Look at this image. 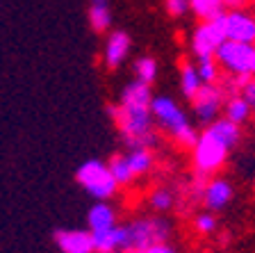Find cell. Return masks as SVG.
I'll return each mask as SVG.
<instances>
[{
  "label": "cell",
  "instance_id": "d4e9b609",
  "mask_svg": "<svg viewBox=\"0 0 255 253\" xmlns=\"http://www.w3.org/2000/svg\"><path fill=\"white\" fill-rule=\"evenodd\" d=\"M194 62H196V66H198L203 84H217L223 80V71L214 57H203V59H194Z\"/></svg>",
  "mask_w": 255,
  "mask_h": 253
},
{
  "label": "cell",
  "instance_id": "7a4b0ae2",
  "mask_svg": "<svg viewBox=\"0 0 255 253\" xmlns=\"http://www.w3.org/2000/svg\"><path fill=\"white\" fill-rule=\"evenodd\" d=\"M150 112H153L157 130L166 132L178 146L189 148V151L194 148L201 132L191 123L187 110H182V105L173 96H155L153 103H150Z\"/></svg>",
  "mask_w": 255,
  "mask_h": 253
},
{
  "label": "cell",
  "instance_id": "cb8c5ba5",
  "mask_svg": "<svg viewBox=\"0 0 255 253\" xmlns=\"http://www.w3.org/2000/svg\"><path fill=\"white\" fill-rule=\"evenodd\" d=\"M189 9L194 11L196 18L207 21V18L219 16L226 7H223V0H189Z\"/></svg>",
  "mask_w": 255,
  "mask_h": 253
},
{
  "label": "cell",
  "instance_id": "8992f818",
  "mask_svg": "<svg viewBox=\"0 0 255 253\" xmlns=\"http://www.w3.org/2000/svg\"><path fill=\"white\" fill-rule=\"evenodd\" d=\"M214 59L219 62L223 75L228 78H242V75H251L255 62V43H242V41H226L219 46Z\"/></svg>",
  "mask_w": 255,
  "mask_h": 253
},
{
  "label": "cell",
  "instance_id": "f546056e",
  "mask_svg": "<svg viewBox=\"0 0 255 253\" xmlns=\"http://www.w3.org/2000/svg\"><path fill=\"white\" fill-rule=\"evenodd\" d=\"M187 253H205V251H198V249H194V251H187Z\"/></svg>",
  "mask_w": 255,
  "mask_h": 253
},
{
  "label": "cell",
  "instance_id": "9a60e30c",
  "mask_svg": "<svg viewBox=\"0 0 255 253\" xmlns=\"http://www.w3.org/2000/svg\"><path fill=\"white\" fill-rule=\"evenodd\" d=\"M87 224H89L91 233H101L107 228L117 226V210L112 208V203L107 201H96L94 206L87 212Z\"/></svg>",
  "mask_w": 255,
  "mask_h": 253
},
{
  "label": "cell",
  "instance_id": "83f0119b",
  "mask_svg": "<svg viewBox=\"0 0 255 253\" xmlns=\"http://www.w3.org/2000/svg\"><path fill=\"white\" fill-rule=\"evenodd\" d=\"M253 0H223L226 9H249V5Z\"/></svg>",
  "mask_w": 255,
  "mask_h": 253
},
{
  "label": "cell",
  "instance_id": "5b68a950",
  "mask_svg": "<svg viewBox=\"0 0 255 253\" xmlns=\"http://www.w3.org/2000/svg\"><path fill=\"white\" fill-rule=\"evenodd\" d=\"M75 183L96 201H112L121 190L103 160H87L80 164L75 171Z\"/></svg>",
  "mask_w": 255,
  "mask_h": 253
},
{
  "label": "cell",
  "instance_id": "30bf717a",
  "mask_svg": "<svg viewBox=\"0 0 255 253\" xmlns=\"http://www.w3.org/2000/svg\"><path fill=\"white\" fill-rule=\"evenodd\" d=\"M223 34L230 41L255 43V14L251 9H223L219 14Z\"/></svg>",
  "mask_w": 255,
  "mask_h": 253
},
{
  "label": "cell",
  "instance_id": "603a6c76",
  "mask_svg": "<svg viewBox=\"0 0 255 253\" xmlns=\"http://www.w3.org/2000/svg\"><path fill=\"white\" fill-rule=\"evenodd\" d=\"M191 226H194V231L198 233V235H203V238H210V235H214V233L219 231V219H217V212H210V210H198L196 215H194V219H191Z\"/></svg>",
  "mask_w": 255,
  "mask_h": 253
},
{
  "label": "cell",
  "instance_id": "e0dca14e",
  "mask_svg": "<svg viewBox=\"0 0 255 253\" xmlns=\"http://www.w3.org/2000/svg\"><path fill=\"white\" fill-rule=\"evenodd\" d=\"M255 112L251 110V105L244 100V96L242 94H230L228 98H226V105H223V116L226 119H230L233 123H237V126H246V123L253 119Z\"/></svg>",
  "mask_w": 255,
  "mask_h": 253
},
{
  "label": "cell",
  "instance_id": "52a82bcc",
  "mask_svg": "<svg viewBox=\"0 0 255 253\" xmlns=\"http://www.w3.org/2000/svg\"><path fill=\"white\" fill-rule=\"evenodd\" d=\"M223 41H226V34H223V25L219 21V16L207 18V21H198L189 34V53L194 59L214 57Z\"/></svg>",
  "mask_w": 255,
  "mask_h": 253
},
{
  "label": "cell",
  "instance_id": "d6986e66",
  "mask_svg": "<svg viewBox=\"0 0 255 253\" xmlns=\"http://www.w3.org/2000/svg\"><path fill=\"white\" fill-rule=\"evenodd\" d=\"M107 167H110L114 180L119 183V187H130V185L137 180V176H134L132 169H130V162H128V155L126 153L112 155L110 162H107Z\"/></svg>",
  "mask_w": 255,
  "mask_h": 253
},
{
  "label": "cell",
  "instance_id": "484cf974",
  "mask_svg": "<svg viewBox=\"0 0 255 253\" xmlns=\"http://www.w3.org/2000/svg\"><path fill=\"white\" fill-rule=\"evenodd\" d=\"M164 9L171 18H182L189 9V0H164Z\"/></svg>",
  "mask_w": 255,
  "mask_h": 253
},
{
  "label": "cell",
  "instance_id": "6da1fadb",
  "mask_svg": "<svg viewBox=\"0 0 255 253\" xmlns=\"http://www.w3.org/2000/svg\"><path fill=\"white\" fill-rule=\"evenodd\" d=\"M107 114L119 128L121 142L130 148H155L159 144V132L155 126L150 107H126L121 103L107 107Z\"/></svg>",
  "mask_w": 255,
  "mask_h": 253
},
{
  "label": "cell",
  "instance_id": "f1b7e54d",
  "mask_svg": "<svg viewBox=\"0 0 255 253\" xmlns=\"http://www.w3.org/2000/svg\"><path fill=\"white\" fill-rule=\"evenodd\" d=\"M101 2H107V0H91V5H101Z\"/></svg>",
  "mask_w": 255,
  "mask_h": 253
},
{
  "label": "cell",
  "instance_id": "277c9868",
  "mask_svg": "<svg viewBox=\"0 0 255 253\" xmlns=\"http://www.w3.org/2000/svg\"><path fill=\"white\" fill-rule=\"evenodd\" d=\"M126 244H123V253L130 251H146L148 247L159 242H169L173 226L164 217H137L132 222H128L126 226Z\"/></svg>",
  "mask_w": 255,
  "mask_h": 253
},
{
  "label": "cell",
  "instance_id": "8fae6325",
  "mask_svg": "<svg viewBox=\"0 0 255 253\" xmlns=\"http://www.w3.org/2000/svg\"><path fill=\"white\" fill-rule=\"evenodd\" d=\"M130 50H132V39H130L128 32L123 30L110 32L105 39V46H103V64H105V69L110 71L119 69L128 59Z\"/></svg>",
  "mask_w": 255,
  "mask_h": 253
},
{
  "label": "cell",
  "instance_id": "7c38bea8",
  "mask_svg": "<svg viewBox=\"0 0 255 253\" xmlns=\"http://www.w3.org/2000/svg\"><path fill=\"white\" fill-rule=\"evenodd\" d=\"M53 240L62 253H94L91 231H82V228H59V231H55Z\"/></svg>",
  "mask_w": 255,
  "mask_h": 253
},
{
  "label": "cell",
  "instance_id": "ba28073f",
  "mask_svg": "<svg viewBox=\"0 0 255 253\" xmlns=\"http://www.w3.org/2000/svg\"><path fill=\"white\" fill-rule=\"evenodd\" d=\"M226 98H228V91H226L223 82L203 84L201 91L189 100L191 112H194V116H196L203 126H210L212 121H217L219 116H223Z\"/></svg>",
  "mask_w": 255,
  "mask_h": 253
},
{
  "label": "cell",
  "instance_id": "4316f807",
  "mask_svg": "<svg viewBox=\"0 0 255 253\" xmlns=\"http://www.w3.org/2000/svg\"><path fill=\"white\" fill-rule=\"evenodd\" d=\"M146 253H178L175 247H171L169 242H159V244H153V247L146 249Z\"/></svg>",
  "mask_w": 255,
  "mask_h": 253
},
{
  "label": "cell",
  "instance_id": "2e32d148",
  "mask_svg": "<svg viewBox=\"0 0 255 253\" xmlns=\"http://www.w3.org/2000/svg\"><path fill=\"white\" fill-rule=\"evenodd\" d=\"M178 84H180V91L187 100H191L201 91L203 80H201V73H198V66L194 59H182L180 62V80H178Z\"/></svg>",
  "mask_w": 255,
  "mask_h": 253
},
{
  "label": "cell",
  "instance_id": "ffe728a7",
  "mask_svg": "<svg viewBox=\"0 0 255 253\" xmlns=\"http://www.w3.org/2000/svg\"><path fill=\"white\" fill-rule=\"evenodd\" d=\"M148 208L153 212H157V215H164V212L173 210L175 208V201H178V196H175V192L171 190V187H164V185H159V187H155L153 192L148 194Z\"/></svg>",
  "mask_w": 255,
  "mask_h": 253
},
{
  "label": "cell",
  "instance_id": "4fadbf2b",
  "mask_svg": "<svg viewBox=\"0 0 255 253\" xmlns=\"http://www.w3.org/2000/svg\"><path fill=\"white\" fill-rule=\"evenodd\" d=\"M153 89H150V84L141 82V80H130V82L123 87L121 91V98H119V103L126 107H150V103H153Z\"/></svg>",
  "mask_w": 255,
  "mask_h": 253
},
{
  "label": "cell",
  "instance_id": "4dcf8cb0",
  "mask_svg": "<svg viewBox=\"0 0 255 253\" xmlns=\"http://www.w3.org/2000/svg\"><path fill=\"white\" fill-rule=\"evenodd\" d=\"M251 75H255V62H253V71H251Z\"/></svg>",
  "mask_w": 255,
  "mask_h": 253
},
{
  "label": "cell",
  "instance_id": "ac0fdd59",
  "mask_svg": "<svg viewBox=\"0 0 255 253\" xmlns=\"http://www.w3.org/2000/svg\"><path fill=\"white\" fill-rule=\"evenodd\" d=\"M126 155H128V162H130V169H132V174L137 178L153 171V167H155L153 148H130Z\"/></svg>",
  "mask_w": 255,
  "mask_h": 253
},
{
  "label": "cell",
  "instance_id": "44dd1931",
  "mask_svg": "<svg viewBox=\"0 0 255 253\" xmlns=\"http://www.w3.org/2000/svg\"><path fill=\"white\" fill-rule=\"evenodd\" d=\"M132 73L137 80L146 84H153L157 80V73H159V66H157V59L150 57V55H143V57H137L132 62Z\"/></svg>",
  "mask_w": 255,
  "mask_h": 253
},
{
  "label": "cell",
  "instance_id": "9c48e42d",
  "mask_svg": "<svg viewBox=\"0 0 255 253\" xmlns=\"http://www.w3.org/2000/svg\"><path fill=\"white\" fill-rule=\"evenodd\" d=\"M198 201L203 203V208L210 212H221L233 203L235 199V185L223 176H212V178H198L196 183V192Z\"/></svg>",
  "mask_w": 255,
  "mask_h": 253
},
{
  "label": "cell",
  "instance_id": "3957f363",
  "mask_svg": "<svg viewBox=\"0 0 255 253\" xmlns=\"http://www.w3.org/2000/svg\"><path fill=\"white\" fill-rule=\"evenodd\" d=\"M230 151L233 148L223 142L212 128L210 126L203 128L194 148H191V164H194L196 178L207 180V178H212V176H219V171L228 162Z\"/></svg>",
  "mask_w": 255,
  "mask_h": 253
},
{
  "label": "cell",
  "instance_id": "7402d4cb",
  "mask_svg": "<svg viewBox=\"0 0 255 253\" xmlns=\"http://www.w3.org/2000/svg\"><path fill=\"white\" fill-rule=\"evenodd\" d=\"M89 27L98 34L107 32L112 27V9L107 2L101 5H89Z\"/></svg>",
  "mask_w": 255,
  "mask_h": 253
},
{
  "label": "cell",
  "instance_id": "5bb4252c",
  "mask_svg": "<svg viewBox=\"0 0 255 253\" xmlns=\"http://www.w3.org/2000/svg\"><path fill=\"white\" fill-rule=\"evenodd\" d=\"M94 238V253H123V244H126V228L114 226L101 233H91Z\"/></svg>",
  "mask_w": 255,
  "mask_h": 253
}]
</instances>
